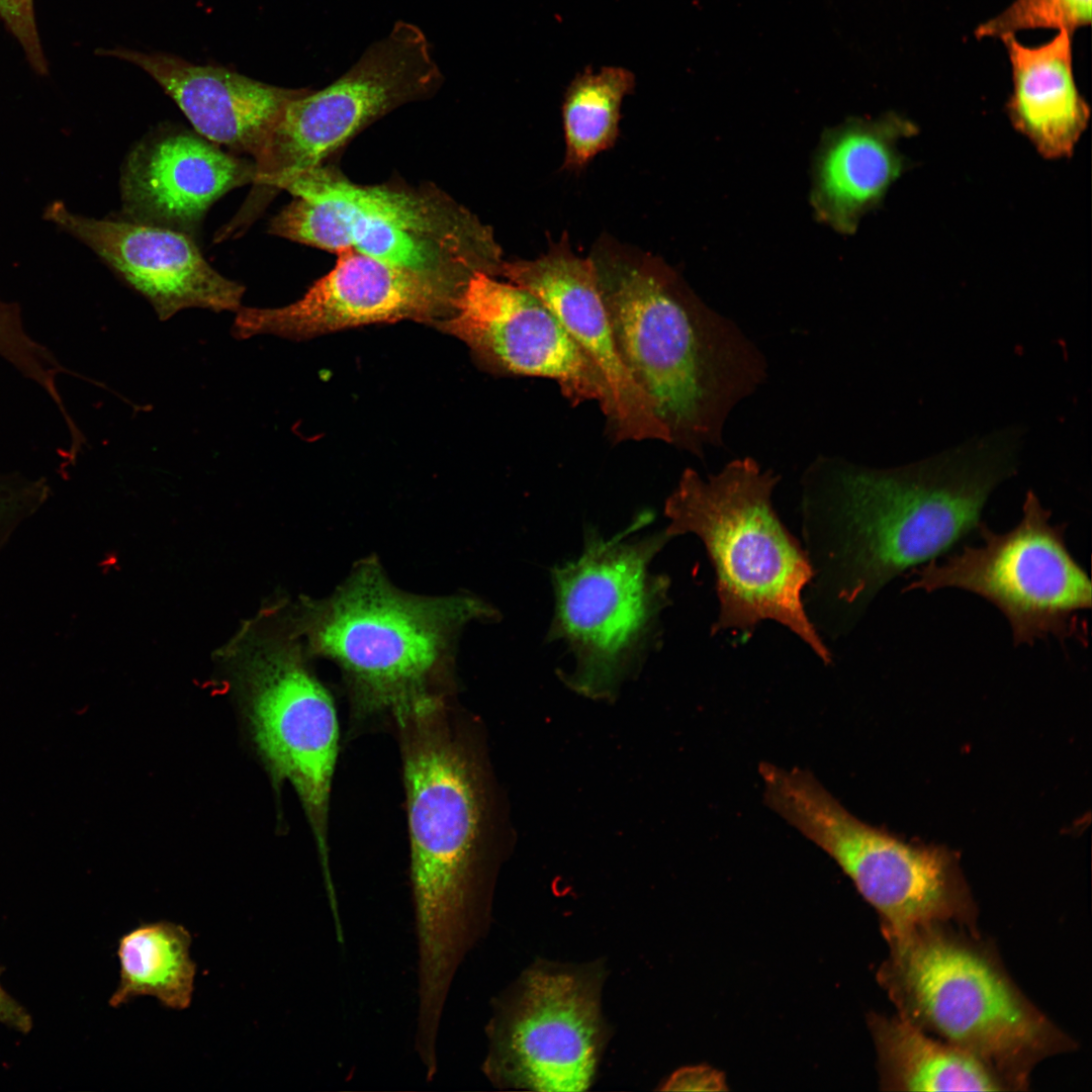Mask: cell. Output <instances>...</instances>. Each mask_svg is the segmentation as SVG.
<instances>
[{
    "label": "cell",
    "mask_w": 1092,
    "mask_h": 1092,
    "mask_svg": "<svg viewBox=\"0 0 1092 1092\" xmlns=\"http://www.w3.org/2000/svg\"><path fill=\"white\" fill-rule=\"evenodd\" d=\"M1023 435L1008 426L888 468L813 460L802 478L803 509L836 601L857 613L898 575L978 535L989 497L1018 471Z\"/></svg>",
    "instance_id": "1"
},
{
    "label": "cell",
    "mask_w": 1092,
    "mask_h": 1092,
    "mask_svg": "<svg viewBox=\"0 0 1092 1092\" xmlns=\"http://www.w3.org/2000/svg\"><path fill=\"white\" fill-rule=\"evenodd\" d=\"M594 261L621 359L670 444L698 457L722 446L730 414L767 377L759 348L666 266Z\"/></svg>",
    "instance_id": "2"
},
{
    "label": "cell",
    "mask_w": 1092,
    "mask_h": 1092,
    "mask_svg": "<svg viewBox=\"0 0 1092 1092\" xmlns=\"http://www.w3.org/2000/svg\"><path fill=\"white\" fill-rule=\"evenodd\" d=\"M437 703L398 717L405 728L404 779L417 941L418 1016L442 1018L455 975L480 932L476 882L481 793L476 770L436 719Z\"/></svg>",
    "instance_id": "3"
},
{
    "label": "cell",
    "mask_w": 1092,
    "mask_h": 1092,
    "mask_svg": "<svg viewBox=\"0 0 1092 1092\" xmlns=\"http://www.w3.org/2000/svg\"><path fill=\"white\" fill-rule=\"evenodd\" d=\"M887 942L877 980L897 1015L989 1065L1010 1091L1026 1090L1041 1061L1075 1050L979 932L931 923Z\"/></svg>",
    "instance_id": "4"
},
{
    "label": "cell",
    "mask_w": 1092,
    "mask_h": 1092,
    "mask_svg": "<svg viewBox=\"0 0 1092 1092\" xmlns=\"http://www.w3.org/2000/svg\"><path fill=\"white\" fill-rule=\"evenodd\" d=\"M299 602L289 617L308 655L336 663L364 705L397 715L434 697L467 624L499 616L469 593L400 589L373 556L357 561L331 595Z\"/></svg>",
    "instance_id": "5"
},
{
    "label": "cell",
    "mask_w": 1092,
    "mask_h": 1092,
    "mask_svg": "<svg viewBox=\"0 0 1092 1092\" xmlns=\"http://www.w3.org/2000/svg\"><path fill=\"white\" fill-rule=\"evenodd\" d=\"M779 480L748 456L706 478L687 468L665 502L669 524L664 532L670 538L695 534L705 546L719 601L713 634L747 631L770 620L829 662L830 653L802 599L814 577L812 563L772 507Z\"/></svg>",
    "instance_id": "6"
},
{
    "label": "cell",
    "mask_w": 1092,
    "mask_h": 1092,
    "mask_svg": "<svg viewBox=\"0 0 1092 1092\" xmlns=\"http://www.w3.org/2000/svg\"><path fill=\"white\" fill-rule=\"evenodd\" d=\"M294 199L268 233L338 253L352 249L460 290L476 271L497 276L491 231L435 186L354 183L320 165L285 184Z\"/></svg>",
    "instance_id": "7"
},
{
    "label": "cell",
    "mask_w": 1092,
    "mask_h": 1092,
    "mask_svg": "<svg viewBox=\"0 0 1092 1092\" xmlns=\"http://www.w3.org/2000/svg\"><path fill=\"white\" fill-rule=\"evenodd\" d=\"M1051 516L1028 490L1014 528L997 533L983 523L980 545H962L943 560L912 569L903 590L973 593L1007 619L1014 645L1050 636L1063 644H1087L1088 626L1080 615L1091 609V580L1067 546L1066 524H1052Z\"/></svg>",
    "instance_id": "8"
},
{
    "label": "cell",
    "mask_w": 1092,
    "mask_h": 1092,
    "mask_svg": "<svg viewBox=\"0 0 1092 1092\" xmlns=\"http://www.w3.org/2000/svg\"><path fill=\"white\" fill-rule=\"evenodd\" d=\"M429 40L399 20L339 79L290 100L254 159L247 220L295 176L324 161L360 130L392 110L434 95L443 83Z\"/></svg>",
    "instance_id": "9"
},
{
    "label": "cell",
    "mask_w": 1092,
    "mask_h": 1092,
    "mask_svg": "<svg viewBox=\"0 0 1092 1092\" xmlns=\"http://www.w3.org/2000/svg\"><path fill=\"white\" fill-rule=\"evenodd\" d=\"M637 521L607 540L589 529L581 555L551 570L555 612L547 639L568 647L576 663L571 681L586 695L613 692L668 599L667 576L651 573L649 564L670 537L631 539Z\"/></svg>",
    "instance_id": "10"
},
{
    "label": "cell",
    "mask_w": 1092,
    "mask_h": 1092,
    "mask_svg": "<svg viewBox=\"0 0 1092 1092\" xmlns=\"http://www.w3.org/2000/svg\"><path fill=\"white\" fill-rule=\"evenodd\" d=\"M230 647L255 742L273 775L297 792L328 876L326 822L339 741L334 702L309 669L289 617L276 627L245 629Z\"/></svg>",
    "instance_id": "11"
},
{
    "label": "cell",
    "mask_w": 1092,
    "mask_h": 1092,
    "mask_svg": "<svg viewBox=\"0 0 1092 1092\" xmlns=\"http://www.w3.org/2000/svg\"><path fill=\"white\" fill-rule=\"evenodd\" d=\"M787 819L835 860L875 908L885 939L931 923L978 932V909L953 851L908 843L862 822L820 784L795 796Z\"/></svg>",
    "instance_id": "12"
},
{
    "label": "cell",
    "mask_w": 1092,
    "mask_h": 1092,
    "mask_svg": "<svg viewBox=\"0 0 1092 1092\" xmlns=\"http://www.w3.org/2000/svg\"><path fill=\"white\" fill-rule=\"evenodd\" d=\"M598 1003L596 988L582 976L530 973L487 1027L485 1075L500 1086L586 1089L602 1042Z\"/></svg>",
    "instance_id": "13"
},
{
    "label": "cell",
    "mask_w": 1092,
    "mask_h": 1092,
    "mask_svg": "<svg viewBox=\"0 0 1092 1092\" xmlns=\"http://www.w3.org/2000/svg\"><path fill=\"white\" fill-rule=\"evenodd\" d=\"M437 327L463 341L488 370L553 380L573 405L601 403L600 378L543 302L526 289L474 272Z\"/></svg>",
    "instance_id": "14"
},
{
    "label": "cell",
    "mask_w": 1092,
    "mask_h": 1092,
    "mask_svg": "<svg viewBox=\"0 0 1092 1092\" xmlns=\"http://www.w3.org/2000/svg\"><path fill=\"white\" fill-rule=\"evenodd\" d=\"M337 255L335 267L295 302L275 308L241 306L234 336L272 334L303 340L376 323L435 324L437 317L451 314L460 290L352 249Z\"/></svg>",
    "instance_id": "15"
},
{
    "label": "cell",
    "mask_w": 1092,
    "mask_h": 1092,
    "mask_svg": "<svg viewBox=\"0 0 1092 1092\" xmlns=\"http://www.w3.org/2000/svg\"><path fill=\"white\" fill-rule=\"evenodd\" d=\"M497 275L543 302L577 344L600 378L599 406L614 442L670 444L666 427L621 359L594 259L576 256L561 241L537 259L503 261Z\"/></svg>",
    "instance_id": "16"
},
{
    "label": "cell",
    "mask_w": 1092,
    "mask_h": 1092,
    "mask_svg": "<svg viewBox=\"0 0 1092 1092\" xmlns=\"http://www.w3.org/2000/svg\"><path fill=\"white\" fill-rule=\"evenodd\" d=\"M44 218L96 253L145 296L160 320L199 307L238 311L245 287L214 270L192 236L126 218H93L51 203Z\"/></svg>",
    "instance_id": "17"
},
{
    "label": "cell",
    "mask_w": 1092,
    "mask_h": 1092,
    "mask_svg": "<svg viewBox=\"0 0 1092 1092\" xmlns=\"http://www.w3.org/2000/svg\"><path fill=\"white\" fill-rule=\"evenodd\" d=\"M254 177V161L198 133L158 131L139 143L123 165L124 218L192 235L214 201Z\"/></svg>",
    "instance_id": "18"
},
{
    "label": "cell",
    "mask_w": 1092,
    "mask_h": 1092,
    "mask_svg": "<svg viewBox=\"0 0 1092 1092\" xmlns=\"http://www.w3.org/2000/svg\"><path fill=\"white\" fill-rule=\"evenodd\" d=\"M102 55L139 67L175 101L198 134L255 159L292 99L309 88H283L217 65L161 52L116 48Z\"/></svg>",
    "instance_id": "19"
},
{
    "label": "cell",
    "mask_w": 1092,
    "mask_h": 1092,
    "mask_svg": "<svg viewBox=\"0 0 1092 1092\" xmlns=\"http://www.w3.org/2000/svg\"><path fill=\"white\" fill-rule=\"evenodd\" d=\"M896 113L855 119L823 141L815 167L812 203L818 218L843 234L855 231L907 168L899 143L917 133Z\"/></svg>",
    "instance_id": "20"
},
{
    "label": "cell",
    "mask_w": 1092,
    "mask_h": 1092,
    "mask_svg": "<svg viewBox=\"0 0 1092 1092\" xmlns=\"http://www.w3.org/2000/svg\"><path fill=\"white\" fill-rule=\"evenodd\" d=\"M1072 35L1060 30L1037 47L1022 44L1014 34L1001 37L1012 72L1009 120L1050 160L1072 156L1090 120V107L1074 78Z\"/></svg>",
    "instance_id": "21"
},
{
    "label": "cell",
    "mask_w": 1092,
    "mask_h": 1092,
    "mask_svg": "<svg viewBox=\"0 0 1092 1092\" xmlns=\"http://www.w3.org/2000/svg\"><path fill=\"white\" fill-rule=\"evenodd\" d=\"M881 1089L888 1091H1010L989 1065L899 1015L870 1013Z\"/></svg>",
    "instance_id": "22"
},
{
    "label": "cell",
    "mask_w": 1092,
    "mask_h": 1092,
    "mask_svg": "<svg viewBox=\"0 0 1092 1092\" xmlns=\"http://www.w3.org/2000/svg\"><path fill=\"white\" fill-rule=\"evenodd\" d=\"M192 937L170 921L144 923L118 940L119 983L108 1004L116 1008L140 996H152L174 1010L192 1001L196 965L190 958Z\"/></svg>",
    "instance_id": "23"
},
{
    "label": "cell",
    "mask_w": 1092,
    "mask_h": 1092,
    "mask_svg": "<svg viewBox=\"0 0 1092 1092\" xmlns=\"http://www.w3.org/2000/svg\"><path fill=\"white\" fill-rule=\"evenodd\" d=\"M632 86V75L614 67L583 74L571 84L562 108L568 169L582 168L614 145L621 104Z\"/></svg>",
    "instance_id": "24"
},
{
    "label": "cell",
    "mask_w": 1092,
    "mask_h": 1092,
    "mask_svg": "<svg viewBox=\"0 0 1092 1092\" xmlns=\"http://www.w3.org/2000/svg\"><path fill=\"white\" fill-rule=\"evenodd\" d=\"M1092 0H1015L999 15L980 24L977 38L1003 37L1032 28H1057L1071 33L1089 25Z\"/></svg>",
    "instance_id": "25"
},
{
    "label": "cell",
    "mask_w": 1092,
    "mask_h": 1092,
    "mask_svg": "<svg viewBox=\"0 0 1092 1092\" xmlns=\"http://www.w3.org/2000/svg\"><path fill=\"white\" fill-rule=\"evenodd\" d=\"M51 494L46 477L0 472V551L16 528L37 513Z\"/></svg>",
    "instance_id": "26"
},
{
    "label": "cell",
    "mask_w": 1092,
    "mask_h": 1092,
    "mask_svg": "<svg viewBox=\"0 0 1092 1092\" xmlns=\"http://www.w3.org/2000/svg\"><path fill=\"white\" fill-rule=\"evenodd\" d=\"M0 17L18 40L33 70L48 73L40 39L36 29L33 0H0Z\"/></svg>",
    "instance_id": "27"
},
{
    "label": "cell",
    "mask_w": 1092,
    "mask_h": 1092,
    "mask_svg": "<svg viewBox=\"0 0 1092 1092\" xmlns=\"http://www.w3.org/2000/svg\"><path fill=\"white\" fill-rule=\"evenodd\" d=\"M664 1090L725 1091L724 1075L708 1066L688 1067L675 1072L665 1083Z\"/></svg>",
    "instance_id": "28"
},
{
    "label": "cell",
    "mask_w": 1092,
    "mask_h": 1092,
    "mask_svg": "<svg viewBox=\"0 0 1092 1092\" xmlns=\"http://www.w3.org/2000/svg\"><path fill=\"white\" fill-rule=\"evenodd\" d=\"M25 326L15 302L0 297V358L10 356L21 343Z\"/></svg>",
    "instance_id": "29"
},
{
    "label": "cell",
    "mask_w": 1092,
    "mask_h": 1092,
    "mask_svg": "<svg viewBox=\"0 0 1092 1092\" xmlns=\"http://www.w3.org/2000/svg\"><path fill=\"white\" fill-rule=\"evenodd\" d=\"M0 1022L27 1033L32 1028V1018L26 1009L18 1003L0 984Z\"/></svg>",
    "instance_id": "30"
}]
</instances>
